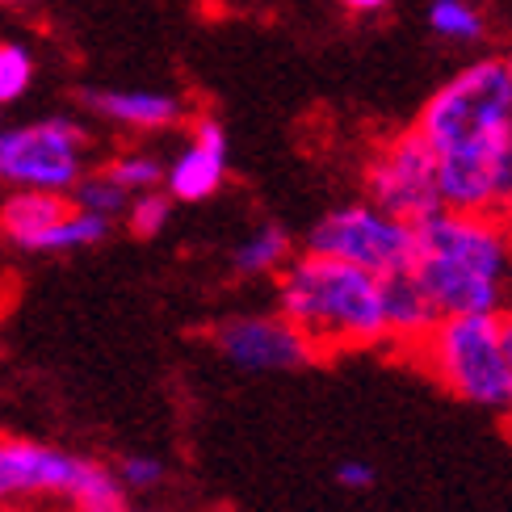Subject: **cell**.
Returning a JSON list of instances; mask_svg holds the SVG:
<instances>
[{"label":"cell","mask_w":512,"mask_h":512,"mask_svg":"<svg viewBox=\"0 0 512 512\" xmlns=\"http://www.w3.org/2000/svg\"><path fill=\"white\" fill-rule=\"evenodd\" d=\"M412 131L437 160V189L445 210L492 215L496 177L512 143V93L504 59H483L424 101Z\"/></svg>","instance_id":"1"},{"label":"cell","mask_w":512,"mask_h":512,"mask_svg":"<svg viewBox=\"0 0 512 512\" xmlns=\"http://www.w3.org/2000/svg\"><path fill=\"white\" fill-rule=\"evenodd\" d=\"M412 282L445 315H504L512 307V227L475 210H437L412 223Z\"/></svg>","instance_id":"2"},{"label":"cell","mask_w":512,"mask_h":512,"mask_svg":"<svg viewBox=\"0 0 512 512\" xmlns=\"http://www.w3.org/2000/svg\"><path fill=\"white\" fill-rule=\"evenodd\" d=\"M277 307H282V319H290L311 340L315 353L391 345L382 282L336 256L303 252L286 261L282 282H277Z\"/></svg>","instance_id":"3"},{"label":"cell","mask_w":512,"mask_h":512,"mask_svg":"<svg viewBox=\"0 0 512 512\" xmlns=\"http://www.w3.org/2000/svg\"><path fill=\"white\" fill-rule=\"evenodd\" d=\"M416 357L450 395L512 420V361L500 315H445L424 332Z\"/></svg>","instance_id":"4"},{"label":"cell","mask_w":512,"mask_h":512,"mask_svg":"<svg viewBox=\"0 0 512 512\" xmlns=\"http://www.w3.org/2000/svg\"><path fill=\"white\" fill-rule=\"evenodd\" d=\"M307 252L336 256V261L357 265L374 277H395L412 265V223L387 215L374 202H349L328 210L311 227Z\"/></svg>","instance_id":"5"},{"label":"cell","mask_w":512,"mask_h":512,"mask_svg":"<svg viewBox=\"0 0 512 512\" xmlns=\"http://www.w3.org/2000/svg\"><path fill=\"white\" fill-rule=\"evenodd\" d=\"M84 147L89 135L68 118L0 131V181H13L17 189L68 194L84 173Z\"/></svg>","instance_id":"6"},{"label":"cell","mask_w":512,"mask_h":512,"mask_svg":"<svg viewBox=\"0 0 512 512\" xmlns=\"http://www.w3.org/2000/svg\"><path fill=\"white\" fill-rule=\"evenodd\" d=\"M366 194H370L366 202H374L378 210H387V215L403 223H420L441 210L437 160L416 131H403L374 152L366 168Z\"/></svg>","instance_id":"7"},{"label":"cell","mask_w":512,"mask_h":512,"mask_svg":"<svg viewBox=\"0 0 512 512\" xmlns=\"http://www.w3.org/2000/svg\"><path fill=\"white\" fill-rule=\"evenodd\" d=\"M219 353L240 370L273 374V370H298L315 357L311 340L282 315H236L219 324L215 332Z\"/></svg>","instance_id":"8"},{"label":"cell","mask_w":512,"mask_h":512,"mask_svg":"<svg viewBox=\"0 0 512 512\" xmlns=\"http://www.w3.org/2000/svg\"><path fill=\"white\" fill-rule=\"evenodd\" d=\"M89 471V458L51 450L38 441L0 437V500L13 496H72Z\"/></svg>","instance_id":"9"},{"label":"cell","mask_w":512,"mask_h":512,"mask_svg":"<svg viewBox=\"0 0 512 512\" xmlns=\"http://www.w3.org/2000/svg\"><path fill=\"white\" fill-rule=\"evenodd\" d=\"M227 177V135L215 118H202L194 126V143L173 160V168L164 173L168 198L177 202H206L210 194L223 189Z\"/></svg>","instance_id":"10"},{"label":"cell","mask_w":512,"mask_h":512,"mask_svg":"<svg viewBox=\"0 0 512 512\" xmlns=\"http://www.w3.org/2000/svg\"><path fill=\"white\" fill-rule=\"evenodd\" d=\"M80 101L93 114L135 126V131H164V126L181 122V101L168 93H147V89H84Z\"/></svg>","instance_id":"11"},{"label":"cell","mask_w":512,"mask_h":512,"mask_svg":"<svg viewBox=\"0 0 512 512\" xmlns=\"http://www.w3.org/2000/svg\"><path fill=\"white\" fill-rule=\"evenodd\" d=\"M72 198L63 194H47V189H17V194L0 206V231L21 244V248H34L47 231L72 215Z\"/></svg>","instance_id":"12"},{"label":"cell","mask_w":512,"mask_h":512,"mask_svg":"<svg viewBox=\"0 0 512 512\" xmlns=\"http://www.w3.org/2000/svg\"><path fill=\"white\" fill-rule=\"evenodd\" d=\"M382 282V311H387V332L391 345H420L424 332L437 324L433 303L424 298V290L412 282V273H395V277H378Z\"/></svg>","instance_id":"13"},{"label":"cell","mask_w":512,"mask_h":512,"mask_svg":"<svg viewBox=\"0 0 512 512\" xmlns=\"http://www.w3.org/2000/svg\"><path fill=\"white\" fill-rule=\"evenodd\" d=\"M290 261V236L286 227L277 223H265L256 227L248 240L236 244V252H231V269H236L240 277H269V273H282Z\"/></svg>","instance_id":"14"},{"label":"cell","mask_w":512,"mask_h":512,"mask_svg":"<svg viewBox=\"0 0 512 512\" xmlns=\"http://www.w3.org/2000/svg\"><path fill=\"white\" fill-rule=\"evenodd\" d=\"M110 236V219L89 215V210H72L68 219H59L47 236L34 244V252H72V248H93Z\"/></svg>","instance_id":"15"},{"label":"cell","mask_w":512,"mask_h":512,"mask_svg":"<svg viewBox=\"0 0 512 512\" xmlns=\"http://www.w3.org/2000/svg\"><path fill=\"white\" fill-rule=\"evenodd\" d=\"M122 492L126 487L118 483L114 471L89 462V471H84V479L76 483V492L68 500H72V512H126V496Z\"/></svg>","instance_id":"16"},{"label":"cell","mask_w":512,"mask_h":512,"mask_svg":"<svg viewBox=\"0 0 512 512\" xmlns=\"http://www.w3.org/2000/svg\"><path fill=\"white\" fill-rule=\"evenodd\" d=\"M72 194V206L76 210H89V215H101V219H114V215H126V206H131V194H126L122 185H114L105 173L97 177H80Z\"/></svg>","instance_id":"17"},{"label":"cell","mask_w":512,"mask_h":512,"mask_svg":"<svg viewBox=\"0 0 512 512\" xmlns=\"http://www.w3.org/2000/svg\"><path fill=\"white\" fill-rule=\"evenodd\" d=\"M429 26H433V34H441V38L475 42V38L483 34V17H479V9L466 5V0H433Z\"/></svg>","instance_id":"18"},{"label":"cell","mask_w":512,"mask_h":512,"mask_svg":"<svg viewBox=\"0 0 512 512\" xmlns=\"http://www.w3.org/2000/svg\"><path fill=\"white\" fill-rule=\"evenodd\" d=\"M105 177L114 185H122L126 194H147V189H156L164 181V164L156 156L131 152V156H118L110 168H105Z\"/></svg>","instance_id":"19"},{"label":"cell","mask_w":512,"mask_h":512,"mask_svg":"<svg viewBox=\"0 0 512 512\" xmlns=\"http://www.w3.org/2000/svg\"><path fill=\"white\" fill-rule=\"evenodd\" d=\"M34 80V59L17 42H0V105L17 101Z\"/></svg>","instance_id":"20"},{"label":"cell","mask_w":512,"mask_h":512,"mask_svg":"<svg viewBox=\"0 0 512 512\" xmlns=\"http://www.w3.org/2000/svg\"><path fill=\"white\" fill-rule=\"evenodd\" d=\"M168 215H173V198L168 194H156V189H147V194H139L131 206H126V223H131V231L139 240H152L164 231Z\"/></svg>","instance_id":"21"},{"label":"cell","mask_w":512,"mask_h":512,"mask_svg":"<svg viewBox=\"0 0 512 512\" xmlns=\"http://www.w3.org/2000/svg\"><path fill=\"white\" fill-rule=\"evenodd\" d=\"M164 479V462L160 458H143V454H131L118 462V483L122 487H156Z\"/></svg>","instance_id":"22"},{"label":"cell","mask_w":512,"mask_h":512,"mask_svg":"<svg viewBox=\"0 0 512 512\" xmlns=\"http://www.w3.org/2000/svg\"><path fill=\"white\" fill-rule=\"evenodd\" d=\"M492 215L512 227V143H508L504 164H500V177H496V206H492Z\"/></svg>","instance_id":"23"},{"label":"cell","mask_w":512,"mask_h":512,"mask_svg":"<svg viewBox=\"0 0 512 512\" xmlns=\"http://www.w3.org/2000/svg\"><path fill=\"white\" fill-rule=\"evenodd\" d=\"M336 483L349 487V492H366V487H374V466L361 462V458H349L336 466Z\"/></svg>","instance_id":"24"},{"label":"cell","mask_w":512,"mask_h":512,"mask_svg":"<svg viewBox=\"0 0 512 512\" xmlns=\"http://www.w3.org/2000/svg\"><path fill=\"white\" fill-rule=\"evenodd\" d=\"M340 5L353 9V13H378L382 5H387V0H340Z\"/></svg>","instance_id":"25"},{"label":"cell","mask_w":512,"mask_h":512,"mask_svg":"<svg viewBox=\"0 0 512 512\" xmlns=\"http://www.w3.org/2000/svg\"><path fill=\"white\" fill-rule=\"evenodd\" d=\"M500 332H504V349H508V361H512V307L500 315Z\"/></svg>","instance_id":"26"},{"label":"cell","mask_w":512,"mask_h":512,"mask_svg":"<svg viewBox=\"0 0 512 512\" xmlns=\"http://www.w3.org/2000/svg\"><path fill=\"white\" fill-rule=\"evenodd\" d=\"M504 76H508V93H512V55L504 59Z\"/></svg>","instance_id":"27"},{"label":"cell","mask_w":512,"mask_h":512,"mask_svg":"<svg viewBox=\"0 0 512 512\" xmlns=\"http://www.w3.org/2000/svg\"><path fill=\"white\" fill-rule=\"evenodd\" d=\"M0 5H17V0H0Z\"/></svg>","instance_id":"28"},{"label":"cell","mask_w":512,"mask_h":512,"mask_svg":"<svg viewBox=\"0 0 512 512\" xmlns=\"http://www.w3.org/2000/svg\"><path fill=\"white\" fill-rule=\"evenodd\" d=\"M126 512H131V508H126ZM135 512H143V508H135Z\"/></svg>","instance_id":"29"}]
</instances>
